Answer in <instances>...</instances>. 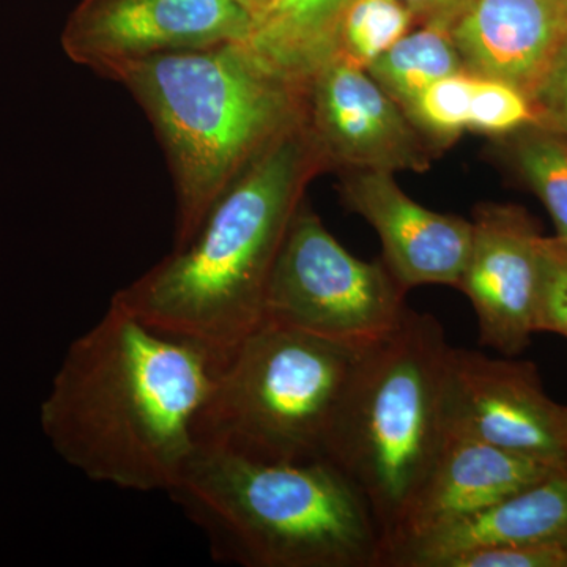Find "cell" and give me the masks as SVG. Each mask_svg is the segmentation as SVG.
Returning a JSON list of instances; mask_svg holds the SVG:
<instances>
[{"mask_svg":"<svg viewBox=\"0 0 567 567\" xmlns=\"http://www.w3.org/2000/svg\"><path fill=\"white\" fill-rule=\"evenodd\" d=\"M218 368L207 350L110 303L66 350L41 402V431L93 483L169 494L196 451Z\"/></svg>","mask_w":567,"mask_h":567,"instance_id":"6da1fadb","label":"cell"},{"mask_svg":"<svg viewBox=\"0 0 567 567\" xmlns=\"http://www.w3.org/2000/svg\"><path fill=\"white\" fill-rule=\"evenodd\" d=\"M322 173L301 118L219 194L188 245L117 290L111 303L223 365L262 324L276 257L309 182Z\"/></svg>","mask_w":567,"mask_h":567,"instance_id":"7a4b0ae2","label":"cell"},{"mask_svg":"<svg viewBox=\"0 0 567 567\" xmlns=\"http://www.w3.org/2000/svg\"><path fill=\"white\" fill-rule=\"evenodd\" d=\"M158 134L177 197L174 249L188 245L219 194L303 117V84L248 41L164 52L107 74Z\"/></svg>","mask_w":567,"mask_h":567,"instance_id":"3957f363","label":"cell"},{"mask_svg":"<svg viewBox=\"0 0 567 567\" xmlns=\"http://www.w3.org/2000/svg\"><path fill=\"white\" fill-rule=\"evenodd\" d=\"M167 495L204 533L218 561L374 567L382 559L371 506L328 461H257L197 445Z\"/></svg>","mask_w":567,"mask_h":567,"instance_id":"277c9868","label":"cell"},{"mask_svg":"<svg viewBox=\"0 0 567 567\" xmlns=\"http://www.w3.org/2000/svg\"><path fill=\"white\" fill-rule=\"evenodd\" d=\"M450 347L439 319L409 308L395 330L361 353L336 421L327 461L371 506L382 548L445 445Z\"/></svg>","mask_w":567,"mask_h":567,"instance_id":"5b68a950","label":"cell"},{"mask_svg":"<svg viewBox=\"0 0 567 567\" xmlns=\"http://www.w3.org/2000/svg\"><path fill=\"white\" fill-rule=\"evenodd\" d=\"M365 347L264 320L216 371L197 445L257 461H327Z\"/></svg>","mask_w":567,"mask_h":567,"instance_id":"8992f818","label":"cell"},{"mask_svg":"<svg viewBox=\"0 0 567 567\" xmlns=\"http://www.w3.org/2000/svg\"><path fill=\"white\" fill-rule=\"evenodd\" d=\"M409 290L383 259H360L308 204L295 213L271 270L264 320L350 346H369L399 327Z\"/></svg>","mask_w":567,"mask_h":567,"instance_id":"52a82bcc","label":"cell"},{"mask_svg":"<svg viewBox=\"0 0 567 567\" xmlns=\"http://www.w3.org/2000/svg\"><path fill=\"white\" fill-rule=\"evenodd\" d=\"M442 421L446 436L567 466V406L548 398L535 365L527 361L451 346Z\"/></svg>","mask_w":567,"mask_h":567,"instance_id":"ba28073f","label":"cell"},{"mask_svg":"<svg viewBox=\"0 0 567 567\" xmlns=\"http://www.w3.org/2000/svg\"><path fill=\"white\" fill-rule=\"evenodd\" d=\"M303 122L324 173H425L439 155L368 71L338 58L306 78Z\"/></svg>","mask_w":567,"mask_h":567,"instance_id":"9c48e42d","label":"cell"},{"mask_svg":"<svg viewBox=\"0 0 567 567\" xmlns=\"http://www.w3.org/2000/svg\"><path fill=\"white\" fill-rule=\"evenodd\" d=\"M256 20L241 0H81L62 32L71 61L106 78L164 52L251 39Z\"/></svg>","mask_w":567,"mask_h":567,"instance_id":"30bf717a","label":"cell"},{"mask_svg":"<svg viewBox=\"0 0 567 567\" xmlns=\"http://www.w3.org/2000/svg\"><path fill=\"white\" fill-rule=\"evenodd\" d=\"M457 289L475 311L481 344L517 357L536 333L539 241L535 219L517 205L481 204Z\"/></svg>","mask_w":567,"mask_h":567,"instance_id":"8fae6325","label":"cell"},{"mask_svg":"<svg viewBox=\"0 0 567 567\" xmlns=\"http://www.w3.org/2000/svg\"><path fill=\"white\" fill-rule=\"evenodd\" d=\"M339 193L379 235L383 262L406 290L457 289L472 248V221L415 203L385 171L342 173Z\"/></svg>","mask_w":567,"mask_h":567,"instance_id":"7c38bea8","label":"cell"},{"mask_svg":"<svg viewBox=\"0 0 567 567\" xmlns=\"http://www.w3.org/2000/svg\"><path fill=\"white\" fill-rule=\"evenodd\" d=\"M466 73L532 99L567 40V0H475L451 29Z\"/></svg>","mask_w":567,"mask_h":567,"instance_id":"4fadbf2b","label":"cell"},{"mask_svg":"<svg viewBox=\"0 0 567 567\" xmlns=\"http://www.w3.org/2000/svg\"><path fill=\"white\" fill-rule=\"evenodd\" d=\"M558 468L563 466L475 440L446 436L445 445L420 491L413 496L398 527L383 543L382 558L391 547L481 513Z\"/></svg>","mask_w":567,"mask_h":567,"instance_id":"5bb4252c","label":"cell"},{"mask_svg":"<svg viewBox=\"0 0 567 567\" xmlns=\"http://www.w3.org/2000/svg\"><path fill=\"white\" fill-rule=\"evenodd\" d=\"M567 532V466L496 505L391 547L388 567H446L462 555L527 546Z\"/></svg>","mask_w":567,"mask_h":567,"instance_id":"9a60e30c","label":"cell"},{"mask_svg":"<svg viewBox=\"0 0 567 567\" xmlns=\"http://www.w3.org/2000/svg\"><path fill=\"white\" fill-rule=\"evenodd\" d=\"M352 0H281L248 43L295 81L334 55L336 33Z\"/></svg>","mask_w":567,"mask_h":567,"instance_id":"2e32d148","label":"cell"},{"mask_svg":"<svg viewBox=\"0 0 567 567\" xmlns=\"http://www.w3.org/2000/svg\"><path fill=\"white\" fill-rule=\"evenodd\" d=\"M365 71L406 112L429 85L465 69L451 29L427 24L405 33Z\"/></svg>","mask_w":567,"mask_h":567,"instance_id":"e0dca14e","label":"cell"},{"mask_svg":"<svg viewBox=\"0 0 567 567\" xmlns=\"http://www.w3.org/2000/svg\"><path fill=\"white\" fill-rule=\"evenodd\" d=\"M517 173L547 208L557 235L567 238V140L532 125L505 136Z\"/></svg>","mask_w":567,"mask_h":567,"instance_id":"ac0fdd59","label":"cell"},{"mask_svg":"<svg viewBox=\"0 0 567 567\" xmlns=\"http://www.w3.org/2000/svg\"><path fill=\"white\" fill-rule=\"evenodd\" d=\"M413 24L399 0H352L339 22L333 58L368 70Z\"/></svg>","mask_w":567,"mask_h":567,"instance_id":"d6986e66","label":"cell"},{"mask_svg":"<svg viewBox=\"0 0 567 567\" xmlns=\"http://www.w3.org/2000/svg\"><path fill=\"white\" fill-rule=\"evenodd\" d=\"M473 85V74H451L429 85L405 112L436 152L468 130Z\"/></svg>","mask_w":567,"mask_h":567,"instance_id":"ffe728a7","label":"cell"},{"mask_svg":"<svg viewBox=\"0 0 567 567\" xmlns=\"http://www.w3.org/2000/svg\"><path fill=\"white\" fill-rule=\"evenodd\" d=\"M532 125L539 118L528 95L506 82L475 76L468 130L505 137Z\"/></svg>","mask_w":567,"mask_h":567,"instance_id":"44dd1931","label":"cell"},{"mask_svg":"<svg viewBox=\"0 0 567 567\" xmlns=\"http://www.w3.org/2000/svg\"><path fill=\"white\" fill-rule=\"evenodd\" d=\"M535 328L567 339V238L557 234L539 241Z\"/></svg>","mask_w":567,"mask_h":567,"instance_id":"7402d4cb","label":"cell"},{"mask_svg":"<svg viewBox=\"0 0 567 567\" xmlns=\"http://www.w3.org/2000/svg\"><path fill=\"white\" fill-rule=\"evenodd\" d=\"M446 567H567V532L527 546L462 555Z\"/></svg>","mask_w":567,"mask_h":567,"instance_id":"603a6c76","label":"cell"},{"mask_svg":"<svg viewBox=\"0 0 567 567\" xmlns=\"http://www.w3.org/2000/svg\"><path fill=\"white\" fill-rule=\"evenodd\" d=\"M539 125L567 140V40L554 65L533 93Z\"/></svg>","mask_w":567,"mask_h":567,"instance_id":"cb8c5ba5","label":"cell"},{"mask_svg":"<svg viewBox=\"0 0 567 567\" xmlns=\"http://www.w3.org/2000/svg\"><path fill=\"white\" fill-rule=\"evenodd\" d=\"M420 25H443L453 29L475 0H399Z\"/></svg>","mask_w":567,"mask_h":567,"instance_id":"d4e9b609","label":"cell"},{"mask_svg":"<svg viewBox=\"0 0 567 567\" xmlns=\"http://www.w3.org/2000/svg\"><path fill=\"white\" fill-rule=\"evenodd\" d=\"M241 2H244L246 9L251 11L257 29L275 13L281 0H241Z\"/></svg>","mask_w":567,"mask_h":567,"instance_id":"484cf974","label":"cell"}]
</instances>
